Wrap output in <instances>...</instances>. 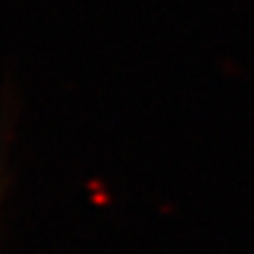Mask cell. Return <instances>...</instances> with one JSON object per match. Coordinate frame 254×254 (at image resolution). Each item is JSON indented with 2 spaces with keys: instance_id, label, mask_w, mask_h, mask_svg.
<instances>
[{
  "instance_id": "cell-1",
  "label": "cell",
  "mask_w": 254,
  "mask_h": 254,
  "mask_svg": "<svg viewBox=\"0 0 254 254\" xmlns=\"http://www.w3.org/2000/svg\"><path fill=\"white\" fill-rule=\"evenodd\" d=\"M2 189H4V185H2V176H0V201H2Z\"/></svg>"
}]
</instances>
